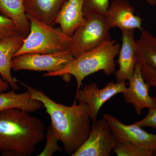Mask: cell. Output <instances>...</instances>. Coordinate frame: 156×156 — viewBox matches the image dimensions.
Listing matches in <instances>:
<instances>
[{
    "mask_svg": "<svg viewBox=\"0 0 156 156\" xmlns=\"http://www.w3.org/2000/svg\"><path fill=\"white\" fill-rule=\"evenodd\" d=\"M134 30H122V46L118 62L119 69L115 72L118 83H126L134 74L136 60V44Z\"/></svg>",
    "mask_w": 156,
    "mask_h": 156,
    "instance_id": "obj_12",
    "label": "cell"
},
{
    "mask_svg": "<svg viewBox=\"0 0 156 156\" xmlns=\"http://www.w3.org/2000/svg\"><path fill=\"white\" fill-rule=\"evenodd\" d=\"M110 0H83L84 17L92 14H99L105 17Z\"/></svg>",
    "mask_w": 156,
    "mask_h": 156,
    "instance_id": "obj_20",
    "label": "cell"
},
{
    "mask_svg": "<svg viewBox=\"0 0 156 156\" xmlns=\"http://www.w3.org/2000/svg\"><path fill=\"white\" fill-rule=\"evenodd\" d=\"M44 107L43 104L33 99L30 93H17L14 89L0 93V111L10 108H18L29 113L36 112Z\"/></svg>",
    "mask_w": 156,
    "mask_h": 156,
    "instance_id": "obj_16",
    "label": "cell"
},
{
    "mask_svg": "<svg viewBox=\"0 0 156 156\" xmlns=\"http://www.w3.org/2000/svg\"><path fill=\"white\" fill-rule=\"evenodd\" d=\"M74 58L69 50L50 54L24 53L13 58L12 70L55 72L63 69Z\"/></svg>",
    "mask_w": 156,
    "mask_h": 156,
    "instance_id": "obj_6",
    "label": "cell"
},
{
    "mask_svg": "<svg viewBox=\"0 0 156 156\" xmlns=\"http://www.w3.org/2000/svg\"><path fill=\"white\" fill-rule=\"evenodd\" d=\"M103 118L106 120L117 140L130 141L156 156V134L148 133L134 124L125 125L109 114L104 115Z\"/></svg>",
    "mask_w": 156,
    "mask_h": 156,
    "instance_id": "obj_9",
    "label": "cell"
},
{
    "mask_svg": "<svg viewBox=\"0 0 156 156\" xmlns=\"http://www.w3.org/2000/svg\"><path fill=\"white\" fill-rule=\"evenodd\" d=\"M25 37L17 35L6 38L0 42V75L12 89L17 90V81L11 74L12 60L21 48Z\"/></svg>",
    "mask_w": 156,
    "mask_h": 156,
    "instance_id": "obj_13",
    "label": "cell"
},
{
    "mask_svg": "<svg viewBox=\"0 0 156 156\" xmlns=\"http://www.w3.org/2000/svg\"><path fill=\"white\" fill-rule=\"evenodd\" d=\"M141 1H144L150 5H156V0H141Z\"/></svg>",
    "mask_w": 156,
    "mask_h": 156,
    "instance_id": "obj_26",
    "label": "cell"
},
{
    "mask_svg": "<svg viewBox=\"0 0 156 156\" xmlns=\"http://www.w3.org/2000/svg\"><path fill=\"white\" fill-rule=\"evenodd\" d=\"M139 64L141 73L145 82L151 87H154L156 89V69L145 65Z\"/></svg>",
    "mask_w": 156,
    "mask_h": 156,
    "instance_id": "obj_24",
    "label": "cell"
},
{
    "mask_svg": "<svg viewBox=\"0 0 156 156\" xmlns=\"http://www.w3.org/2000/svg\"><path fill=\"white\" fill-rule=\"evenodd\" d=\"M120 44L109 40L89 51L82 53L70 62L63 69L55 72L46 73L45 77L61 76L69 82L72 76L75 78L76 90L81 88L83 81L92 74L102 71L109 76L116 71L115 58L119 54Z\"/></svg>",
    "mask_w": 156,
    "mask_h": 156,
    "instance_id": "obj_3",
    "label": "cell"
},
{
    "mask_svg": "<svg viewBox=\"0 0 156 156\" xmlns=\"http://www.w3.org/2000/svg\"><path fill=\"white\" fill-rule=\"evenodd\" d=\"M24 0H0V12L12 20L20 34L26 37L30 32V22L25 12Z\"/></svg>",
    "mask_w": 156,
    "mask_h": 156,
    "instance_id": "obj_17",
    "label": "cell"
},
{
    "mask_svg": "<svg viewBox=\"0 0 156 156\" xmlns=\"http://www.w3.org/2000/svg\"><path fill=\"white\" fill-rule=\"evenodd\" d=\"M126 88V83L110 82L101 89L95 83H91L76 90L75 100L89 106L90 119L95 123L102 105L113 96L122 93Z\"/></svg>",
    "mask_w": 156,
    "mask_h": 156,
    "instance_id": "obj_8",
    "label": "cell"
},
{
    "mask_svg": "<svg viewBox=\"0 0 156 156\" xmlns=\"http://www.w3.org/2000/svg\"><path fill=\"white\" fill-rule=\"evenodd\" d=\"M128 81L129 87L122 93L126 103L133 105L136 114L141 115L144 108L156 107V98L149 95L151 87L144 79L140 65L137 62L134 74Z\"/></svg>",
    "mask_w": 156,
    "mask_h": 156,
    "instance_id": "obj_10",
    "label": "cell"
},
{
    "mask_svg": "<svg viewBox=\"0 0 156 156\" xmlns=\"http://www.w3.org/2000/svg\"><path fill=\"white\" fill-rule=\"evenodd\" d=\"M18 108L0 111V154L29 156L46 137L42 120Z\"/></svg>",
    "mask_w": 156,
    "mask_h": 156,
    "instance_id": "obj_2",
    "label": "cell"
},
{
    "mask_svg": "<svg viewBox=\"0 0 156 156\" xmlns=\"http://www.w3.org/2000/svg\"><path fill=\"white\" fill-rule=\"evenodd\" d=\"M68 0H24L26 13L54 26L58 12Z\"/></svg>",
    "mask_w": 156,
    "mask_h": 156,
    "instance_id": "obj_15",
    "label": "cell"
},
{
    "mask_svg": "<svg viewBox=\"0 0 156 156\" xmlns=\"http://www.w3.org/2000/svg\"><path fill=\"white\" fill-rule=\"evenodd\" d=\"M46 137L47 138L46 146L43 151L38 156H51L56 152L62 151L61 147L58 144L59 140L50 126L48 128Z\"/></svg>",
    "mask_w": 156,
    "mask_h": 156,
    "instance_id": "obj_21",
    "label": "cell"
},
{
    "mask_svg": "<svg viewBox=\"0 0 156 156\" xmlns=\"http://www.w3.org/2000/svg\"><path fill=\"white\" fill-rule=\"evenodd\" d=\"M27 16L30 22V32L14 57L27 53L50 54L69 51L71 37L66 35L61 29L30 15L27 14Z\"/></svg>",
    "mask_w": 156,
    "mask_h": 156,
    "instance_id": "obj_4",
    "label": "cell"
},
{
    "mask_svg": "<svg viewBox=\"0 0 156 156\" xmlns=\"http://www.w3.org/2000/svg\"><path fill=\"white\" fill-rule=\"evenodd\" d=\"M17 35L21 34L13 21L4 15H0V42L6 38Z\"/></svg>",
    "mask_w": 156,
    "mask_h": 156,
    "instance_id": "obj_22",
    "label": "cell"
},
{
    "mask_svg": "<svg viewBox=\"0 0 156 156\" xmlns=\"http://www.w3.org/2000/svg\"><path fill=\"white\" fill-rule=\"evenodd\" d=\"M137 63L156 69V37L147 30L141 31L136 40Z\"/></svg>",
    "mask_w": 156,
    "mask_h": 156,
    "instance_id": "obj_18",
    "label": "cell"
},
{
    "mask_svg": "<svg viewBox=\"0 0 156 156\" xmlns=\"http://www.w3.org/2000/svg\"><path fill=\"white\" fill-rule=\"evenodd\" d=\"M10 87L9 83L0 75V93L8 91Z\"/></svg>",
    "mask_w": 156,
    "mask_h": 156,
    "instance_id": "obj_25",
    "label": "cell"
},
{
    "mask_svg": "<svg viewBox=\"0 0 156 156\" xmlns=\"http://www.w3.org/2000/svg\"><path fill=\"white\" fill-rule=\"evenodd\" d=\"M117 139L106 120L93 123L87 140L72 156H109L113 151Z\"/></svg>",
    "mask_w": 156,
    "mask_h": 156,
    "instance_id": "obj_7",
    "label": "cell"
},
{
    "mask_svg": "<svg viewBox=\"0 0 156 156\" xmlns=\"http://www.w3.org/2000/svg\"><path fill=\"white\" fill-rule=\"evenodd\" d=\"M85 20L83 0H68L58 12L54 24H58L62 31L71 37Z\"/></svg>",
    "mask_w": 156,
    "mask_h": 156,
    "instance_id": "obj_14",
    "label": "cell"
},
{
    "mask_svg": "<svg viewBox=\"0 0 156 156\" xmlns=\"http://www.w3.org/2000/svg\"><path fill=\"white\" fill-rule=\"evenodd\" d=\"M118 156H152L151 152L134 144L133 143L122 140H117L113 150Z\"/></svg>",
    "mask_w": 156,
    "mask_h": 156,
    "instance_id": "obj_19",
    "label": "cell"
},
{
    "mask_svg": "<svg viewBox=\"0 0 156 156\" xmlns=\"http://www.w3.org/2000/svg\"><path fill=\"white\" fill-rule=\"evenodd\" d=\"M141 128L151 127L156 129V107L149 109L147 114L140 121L134 123Z\"/></svg>",
    "mask_w": 156,
    "mask_h": 156,
    "instance_id": "obj_23",
    "label": "cell"
},
{
    "mask_svg": "<svg viewBox=\"0 0 156 156\" xmlns=\"http://www.w3.org/2000/svg\"><path fill=\"white\" fill-rule=\"evenodd\" d=\"M33 99L41 101L50 116V127L58 140L62 143L65 152L72 154L87 140L91 131L89 106L77 101L71 106L54 101L42 90L22 82Z\"/></svg>",
    "mask_w": 156,
    "mask_h": 156,
    "instance_id": "obj_1",
    "label": "cell"
},
{
    "mask_svg": "<svg viewBox=\"0 0 156 156\" xmlns=\"http://www.w3.org/2000/svg\"><path fill=\"white\" fill-rule=\"evenodd\" d=\"M71 37L69 51L75 58L111 40L105 17L92 14Z\"/></svg>",
    "mask_w": 156,
    "mask_h": 156,
    "instance_id": "obj_5",
    "label": "cell"
},
{
    "mask_svg": "<svg viewBox=\"0 0 156 156\" xmlns=\"http://www.w3.org/2000/svg\"><path fill=\"white\" fill-rule=\"evenodd\" d=\"M134 9L127 0H112L105 18L110 29L121 31L138 29L142 31V19L134 14Z\"/></svg>",
    "mask_w": 156,
    "mask_h": 156,
    "instance_id": "obj_11",
    "label": "cell"
}]
</instances>
